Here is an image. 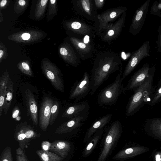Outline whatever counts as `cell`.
Wrapping results in <instances>:
<instances>
[{"label": "cell", "mask_w": 161, "mask_h": 161, "mask_svg": "<svg viewBox=\"0 0 161 161\" xmlns=\"http://www.w3.org/2000/svg\"><path fill=\"white\" fill-rule=\"evenodd\" d=\"M31 34L27 32H25L22 33L20 36L21 38L20 39V40L21 39L24 41H27L31 39Z\"/></svg>", "instance_id": "obj_39"}, {"label": "cell", "mask_w": 161, "mask_h": 161, "mask_svg": "<svg viewBox=\"0 0 161 161\" xmlns=\"http://www.w3.org/2000/svg\"><path fill=\"white\" fill-rule=\"evenodd\" d=\"M57 1L56 0H50L49 3V9L48 15L55 14L57 11Z\"/></svg>", "instance_id": "obj_32"}, {"label": "cell", "mask_w": 161, "mask_h": 161, "mask_svg": "<svg viewBox=\"0 0 161 161\" xmlns=\"http://www.w3.org/2000/svg\"><path fill=\"white\" fill-rule=\"evenodd\" d=\"M88 115L78 116L69 119L60 125L56 129L55 133L62 134L69 133L82 126Z\"/></svg>", "instance_id": "obj_14"}, {"label": "cell", "mask_w": 161, "mask_h": 161, "mask_svg": "<svg viewBox=\"0 0 161 161\" xmlns=\"http://www.w3.org/2000/svg\"><path fill=\"white\" fill-rule=\"evenodd\" d=\"M14 93V83L11 80L7 87V92L3 109L4 114H6L10 109L13 98Z\"/></svg>", "instance_id": "obj_22"}, {"label": "cell", "mask_w": 161, "mask_h": 161, "mask_svg": "<svg viewBox=\"0 0 161 161\" xmlns=\"http://www.w3.org/2000/svg\"><path fill=\"white\" fill-rule=\"evenodd\" d=\"M59 104L57 101L54 102L51 110V116L49 125H52L56 120L58 114Z\"/></svg>", "instance_id": "obj_27"}, {"label": "cell", "mask_w": 161, "mask_h": 161, "mask_svg": "<svg viewBox=\"0 0 161 161\" xmlns=\"http://www.w3.org/2000/svg\"><path fill=\"white\" fill-rule=\"evenodd\" d=\"M16 129L21 131L25 135L26 139L29 142L37 137L39 134H38L30 125L26 123H21L17 124Z\"/></svg>", "instance_id": "obj_20"}, {"label": "cell", "mask_w": 161, "mask_h": 161, "mask_svg": "<svg viewBox=\"0 0 161 161\" xmlns=\"http://www.w3.org/2000/svg\"><path fill=\"white\" fill-rule=\"evenodd\" d=\"M17 67L19 69L25 74L32 76L33 73L29 64L25 62H21L18 63Z\"/></svg>", "instance_id": "obj_28"}, {"label": "cell", "mask_w": 161, "mask_h": 161, "mask_svg": "<svg viewBox=\"0 0 161 161\" xmlns=\"http://www.w3.org/2000/svg\"><path fill=\"white\" fill-rule=\"evenodd\" d=\"M10 80L8 72L6 70L0 78V93L3 92L7 88Z\"/></svg>", "instance_id": "obj_26"}, {"label": "cell", "mask_w": 161, "mask_h": 161, "mask_svg": "<svg viewBox=\"0 0 161 161\" xmlns=\"http://www.w3.org/2000/svg\"><path fill=\"white\" fill-rule=\"evenodd\" d=\"M92 0H78L74 1L76 12L83 17L88 20L98 23L96 10Z\"/></svg>", "instance_id": "obj_8"}, {"label": "cell", "mask_w": 161, "mask_h": 161, "mask_svg": "<svg viewBox=\"0 0 161 161\" xmlns=\"http://www.w3.org/2000/svg\"><path fill=\"white\" fill-rule=\"evenodd\" d=\"M70 149V144L69 142L58 140L51 143L49 150L64 158L68 156Z\"/></svg>", "instance_id": "obj_17"}, {"label": "cell", "mask_w": 161, "mask_h": 161, "mask_svg": "<svg viewBox=\"0 0 161 161\" xmlns=\"http://www.w3.org/2000/svg\"><path fill=\"white\" fill-rule=\"evenodd\" d=\"M42 72L53 86L57 90L63 92L64 85L62 75L58 68L49 61H44L42 64Z\"/></svg>", "instance_id": "obj_5"}, {"label": "cell", "mask_w": 161, "mask_h": 161, "mask_svg": "<svg viewBox=\"0 0 161 161\" xmlns=\"http://www.w3.org/2000/svg\"><path fill=\"white\" fill-rule=\"evenodd\" d=\"M103 132V128L97 130L91 141L86 147L84 153V156L89 154L95 147Z\"/></svg>", "instance_id": "obj_23"}, {"label": "cell", "mask_w": 161, "mask_h": 161, "mask_svg": "<svg viewBox=\"0 0 161 161\" xmlns=\"http://www.w3.org/2000/svg\"><path fill=\"white\" fill-rule=\"evenodd\" d=\"M125 7L119 6L106 10L98 14V31L102 33L108 28L109 23L114 21L125 13Z\"/></svg>", "instance_id": "obj_7"}, {"label": "cell", "mask_w": 161, "mask_h": 161, "mask_svg": "<svg viewBox=\"0 0 161 161\" xmlns=\"http://www.w3.org/2000/svg\"><path fill=\"white\" fill-rule=\"evenodd\" d=\"M51 146V143L47 141H44L42 143V150L49 151Z\"/></svg>", "instance_id": "obj_38"}, {"label": "cell", "mask_w": 161, "mask_h": 161, "mask_svg": "<svg viewBox=\"0 0 161 161\" xmlns=\"http://www.w3.org/2000/svg\"><path fill=\"white\" fill-rule=\"evenodd\" d=\"M66 25L67 28L78 36L82 37L86 36L91 37L95 36L96 31L95 28L81 20L69 21L66 23Z\"/></svg>", "instance_id": "obj_9"}, {"label": "cell", "mask_w": 161, "mask_h": 161, "mask_svg": "<svg viewBox=\"0 0 161 161\" xmlns=\"http://www.w3.org/2000/svg\"><path fill=\"white\" fill-rule=\"evenodd\" d=\"M122 65L120 57L113 51H105L97 55L91 71L90 94L94 93L109 76L118 70Z\"/></svg>", "instance_id": "obj_1"}, {"label": "cell", "mask_w": 161, "mask_h": 161, "mask_svg": "<svg viewBox=\"0 0 161 161\" xmlns=\"http://www.w3.org/2000/svg\"><path fill=\"white\" fill-rule=\"evenodd\" d=\"M59 52L64 60L68 64L75 67L80 64V58L68 43L63 44L60 47Z\"/></svg>", "instance_id": "obj_15"}, {"label": "cell", "mask_w": 161, "mask_h": 161, "mask_svg": "<svg viewBox=\"0 0 161 161\" xmlns=\"http://www.w3.org/2000/svg\"><path fill=\"white\" fill-rule=\"evenodd\" d=\"M125 13L114 24L110 25L108 28L102 33L101 38L103 41L110 43L116 39L119 36L125 22Z\"/></svg>", "instance_id": "obj_10"}, {"label": "cell", "mask_w": 161, "mask_h": 161, "mask_svg": "<svg viewBox=\"0 0 161 161\" xmlns=\"http://www.w3.org/2000/svg\"><path fill=\"white\" fill-rule=\"evenodd\" d=\"M48 1L47 0L38 1L35 13V16L36 19H39L43 15Z\"/></svg>", "instance_id": "obj_24"}, {"label": "cell", "mask_w": 161, "mask_h": 161, "mask_svg": "<svg viewBox=\"0 0 161 161\" xmlns=\"http://www.w3.org/2000/svg\"><path fill=\"white\" fill-rule=\"evenodd\" d=\"M0 161H13L10 147H6L3 151L1 155Z\"/></svg>", "instance_id": "obj_29"}, {"label": "cell", "mask_w": 161, "mask_h": 161, "mask_svg": "<svg viewBox=\"0 0 161 161\" xmlns=\"http://www.w3.org/2000/svg\"><path fill=\"white\" fill-rule=\"evenodd\" d=\"M89 109V105L86 101L76 103L68 107L63 113L62 116L69 119L88 115Z\"/></svg>", "instance_id": "obj_13"}, {"label": "cell", "mask_w": 161, "mask_h": 161, "mask_svg": "<svg viewBox=\"0 0 161 161\" xmlns=\"http://www.w3.org/2000/svg\"><path fill=\"white\" fill-rule=\"evenodd\" d=\"M153 78L148 75L144 82L138 87L129 99L126 108L125 116H130L139 109L144 100L146 93H149L152 85Z\"/></svg>", "instance_id": "obj_3"}, {"label": "cell", "mask_w": 161, "mask_h": 161, "mask_svg": "<svg viewBox=\"0 0 161 161\" xmlns=\"http://www.w3.org/2000/svg\"><path fill=\"white\" fill-rule=\"evenodd\" d=\"M25 98L27 114L30 116L34 125H37L38 121L37 104L33 94L29 89L25 92Z\"/></svg>", "instance_id": "obj_16"}, {"label": "cell", "mask_w": 161, "mask_h": 161, "mask_svg": "<svg viewBox=\"0 0 161 161\" xmlns=\"http://www.w3.org/2000/svg\"><path fill=\"white\" fill-rule=\"evenodd\" d=\"M160 101H161V86L154 94L151 105H153Z\"/></svg>", "instance_id": "obj_33"}, {"label": "cell", "mask_w": 161, "mask_h": 161, "mask_svg": "<svg viewBox=\"0 0 161 161\" xmlns=\"http://www.w3.org/2000/svg\"><path fill=\"white\" fill-rule=\"evenodd\" d=\"M36 153L42 161H61L64 159L49 151L37 150Z\"/></svg>", "instance_id": "obj_21"}, {"label": "cell", "mask_w": 161, "mask_h": 161, "mask_svg": "<svg viewBox=\"0 0 161 161\" xmlns=\"http://www.w3.org/2000/svg\"><path fill=\"white\" fill-rule=\"evenodd\" d=\"M27 1L25 0H19L15 4L14 9L17 13H19L25 9L27 6Z\"/></svg>", "instance_id": "obj_30"}, {"label": "cell", "mask_w": 161, "mask_h": 161, "mask_svg": "<svg viewBox=\"0 0 161 161\" xmlns=\"http://www.w3.org/2000/svg\"><path fill=\"white\" fill-rule=\"evenodd\" d=\"M112 114H108L103 116L95 121L90 127L86 132L84 139L85 142L97 130L103 128L111 120Z\"/></svg>", "instance_id": "obj_19"}, {"label": "cell", "mask_w": 161, "mask_h": 161, "mask_svg": "<svg viewBox=\"0 0 161 161\" xmlns=\"http://www.w3.org/2000/svg\"><path fill=\"white\" fill-rule=\"evenodd\" d=\"M122 64L114 80L103 89L98 94L97 102L101 105H111L117 101L120 95L125 91L121 75Z\"/></svg>", "instance_id": "obj_2"}, {"label": "cell", "mask_w": 161, "mask_h": 161, "mask_svg": "<svg viewBox=\"0 0 161 161\" xmlns=\"http://www.w3.org/2000/svg\"><path fill=\"white\" fill-rule=\"evenodd\" d=\"M17 155L20 156L23 158L25 161H29L25 153L21 147H19L16 150Z\"/></svg>", "instance_id": "obj_36"}, {"label": "cell", "mask_w": 161, "mask_h": 161, "mask_svg": "<svg viewBox=\"0 0 161 161\" xmlns=\"http://www.w3.org/2000/svg\"><path fill=\"white\" fill-rule=\"evenodd\" d=\"M156 161H160L161 160L160 156L159 154H158L156 155Z\"/></svg>", "instance_id": "obj_43"}, {"label": "cell", "mask_w": 161, "mask_h": 161, "mask_svg": "<svg viewBox=\"0 0 161 161\" xmlns=\"http://www.w3.org/2000/svg\"><path fill=\"white\" fill-rule=\"evenodd\" d=\"M54 102L51 98L46 97L41 103L39 113V125L43 131H46L49 125L51 110Z\"/></svg>", "instance_id": "obj_11"}, {"label": "cell", "mask_w": 161, "mask_h": 161, "mask_svg": "<svg viewBox=\"0 0 161 161\" xmlns=\"http://www.w3.org/2000/svg\"><path fill=\"white\" fill-rule=\"evenodd\" d=\"M70 41L79 57L83 60L92 56L93 50V47L92 44L85 43L81 39L73 36L70 38Z\"/></svg>", "instance_id": "obj_12"}, {"label": "cell", "mask_w": 161, "mask_h": 161, "mask_svg": "<svg viewBox=\"0 0 161 161\" xmlns=\"http://www.w3.org/2000/svg\"><path fill=\"white\" fill-rule=\"evenodd\" d=\"M14 136H15V139L18 142L20 147L22 149H24L28 144L29 142L26 139L25 134L16 129Z\"/></svg>", "instance_id": "obj_25"}, {"label": "cell", "mask_w": 161, "mask_h": 161, "mask_svg": "<svg viewBox=\"0 0 161 161\" xmlns=\"http://www.w3.org/2000/svg\"><path fill=\"white\" fill-rule=\"evenodd\" d=\"M7 89V88L3 92L0 93V118L1 117L4 106Z\"/></svg>", "instance_id": "obj_31"}, {"label": "cell", "mask_w": 161, "mask_h": 161, "mask_svg": "<svg viewBox=\"0 0 161 161\" xmlns=\"http://www.w3.org/2000/svg\"><path fill=\"white\" fill-rule=\"evenodd\" d=\"M143 14V12L142 10H140L137 13L135 18L136 20L138 21L141 18Z\"/></svg>", "instance_id": "obj_40"}, {"label": "cell", "mask_w": 161, "mask_h": 161, "mask_svg": "<svg viewBox=\"0 0 161 161\" xmlns=\"http://www.w3.org/2000/svg\"><path fill=\"white\" fill-rule=\"evenodd\" d=\"M148 69H144L136 73L128 81L125 91L136 89L142 85L148 76Z\"/></svg>", "instance_id": "obj_18"}, {"label": "cell", "mask_w": 161, "mask_h": 161, "mask_svg": "<svg viewBox=\"0 0 161 161\" xmlns=\"http://www.w3.org/2000/svg\"><path fill=\"white\" fill-rule=\"evenodd\" d=\"M122 132L120 122L116 120L110 125L105 137L103 150L97 161H105L115 142L121 136Z\"/></svg>", "instance_id": "obj_4"}, {"label": "cell", "mask_w": 161, "mask_h": 161, "mask_svg": "<svg viewBox=\"0 0 161 161\" xmlns=\"http://www.w3.org/2000/svg\"><path fill=\"white\" fill-rule=\"evenodd\" d=\"M17 161H25V160L20 156L17 155Z\"/></svg>", "instance_id": "obj_42"}, {"label": "cell", "mask_w": 161, "mask_h": 161, "mask_svg": "<svg viewBox=\"0 0 161 161\" xmlns=\"http://www.w3.org/2000/svg\"><path fill=\"white\" fill-rule=\"evenodd\" d=\"M105 0H95L93 1L95 7L98 9L102 8L105 3Z\"/></svg>", "instance_id": "obj_37"}, {"label": "cell", "mask_w": 161, "mask_h": 161, "mask_svg": "<svg viewBox=\"0 0 161 161\" xmlns=\"http://www.w3.org/2000/svg\"><path fill=\"white\" fill-rule=\"evenodd\" d=\"M0 62H2L3 59L5 58L7 55V51L3 43H0Z\"/></svg>", "instance_id": "obj_34"}, {"label": "cell", "mask_w": 161, "mask_h": 161, "mask_svg": "<svg viewBox=\"0 0 161 161\" xmlns=\"http://www.w3.org/2000/svg\"><path fill=\"white\" fill-rule=\"evenodd\" d=\"M19 114L20 112L18 108L17 107H15L12 112V118L15 119L17 121L20 120V117L19 116Z\"/></svg>", "instance_id": "obj_35"}, {"label": "cell", "mask_w": 161, "mask_h": 161, "mask_svg": "<svg viewBox=\"0 0 161 161\" xmlns=\"http://www.w3.org/2000/svg\"><path fill=\"white\" fill-rule=\"evenodd\" d=\"M7 0H2L1 1L0 3V8H3L5 6L7 3Z\"/></svg>", "instance_id": "obj_41"}, {"label": "cell", "mask_w": 161, "mask_h": 161, "mask_svg": "<svg viewBox=\"0 0 161 161\" xmlns=\"http://www.w3.org/2000/svg\"><path fill=\"white\" fill-rule=\"evenodd\" d=\"M91 90V76L85 72L82 78L77 80L73 86L69 96L70 100H79L88 95Z\"/></svg>", "instance_id": "obj_6"}]
</instances>
